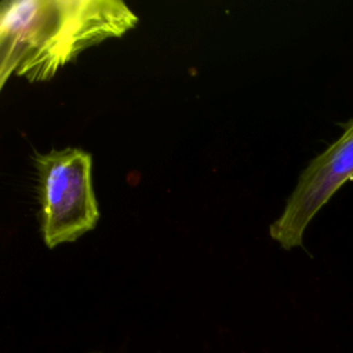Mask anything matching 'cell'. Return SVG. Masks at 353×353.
I'll return each instance as SVG.
<instances>
[{
	"instance_id": "obj_1",
	"label": "cell",
	"mask_w": 353,
	"mask_h": 353,
	"mask_svg": "<svg viewBox=\"0 0 353 353\" xmlns=\"http://www.w3.org/2000/svg\"><path fill=\"white\" fill-rule=\"evenodd\" d=\"M138 17L119 0H15L0 7V88L14 73L50 80L83 50L120 37Z\"/></svg>"
},
{
	"instance_id": "obj_3",
	"label": "cell",
	"mask_w": 353,
	"mask_h": 353,
	"mask_svg": "<svg viewBox=\"0 0 353 353\" xmlns=\"http://www.w3.org/2000/svg\"><path fill=\"white\" fill-rule=\"evenodd\" d=\"M339 125L341 135L301 172L281 215L269 228L270 237L284 250L303 245L310 222L353 179V117Z\"/></svg>"
},
{
	"instance_id": "obj_2",
	"label": "cell",
	"mask_w": 353,
	"mask_h": 353,
	"mask_svg": "<svg viewBox=\"0 0 353 353\" xmlns=\"http://www.w3.org/2000/svg\"><path fill=\"white\" fill-rule=\"evenodd\" d=\"M43 240L48 248L92 230L99 210L92 189L91 154L74 148L36 154Z\"/></svg>"
}]
</instances>
